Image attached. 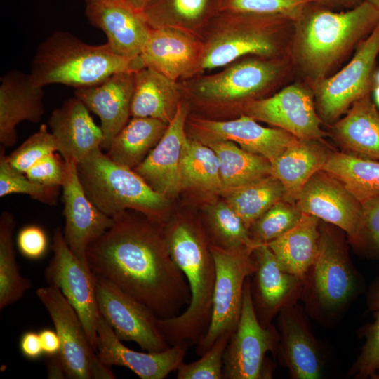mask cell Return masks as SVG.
<instances>
[{
  "mask_svg": "<svg viewBox=\"0 0 379 379\" xmlns=\"http://www.w3.org/2000/svg\"><path fill=\"white\" fill-rule=\"evenodd\" d=\"M279 328V351L291 377L320 378L323 361L317 343L294 305L280 310Z\"/></svg>",
  "mask_w": 379,
  "mask_h": 379,
  "instance_id": "cell-27",
  "label": "cell"
},
{
  "mask_svg": "<svg viewBox=\"0 0 379 379\" xmlns=\"http://www.w3.org/2000/svg\"><path fill=\"white\" fill-rule=\"evenodd\" d=\"M331 132L348 153L379 160V111L371 93L354 102L346 115L333 124Z\"/></svg>",
  "mask_w": 379,
  "mask_h": 379,
  "instance_id": "cell-29",
  "label": "cell"
},
{
  "mask_svg": "<svg viewBox=\"0 0 379 379\" xmlns=\"http://www.w3.org/2000/svg\"><path fill=\"white\" fill-rule=\"evenodd\" d=\"M190 344L180 343L159 352H140L126 347L100 314L97 323L96 354L108 366H124L142 379H163L178 369Z\"/></svg>",
  "mask_w": 379,
  "mask_h": 379,
  "instance_id": "cell-19",
  "label": "cell"
},
{
  "mask_svg": "<svg viewBox=\"0 0 379 379\" xmlns=\"http://www.w3.org/2000/svg\"><path fill=\"white\" fill-rule=\"evenodd\" d=\"M84 190L101 211L113 218L128 210L157 217L168 198L154 191L133 169L113 161L102 149L77 164Z\"/></svg>",
  "mask_w": 379,
  "mask_h": 379,
  "instance_id": "cell-5",
  "label": "cell"
},
{
  "mask_svg": "<svg viewBox=\"0 0 379 379\" xmlns=\"http://www.w3.org/2000/svg\"><path fill=\"white\" fill-rule=\"evenodd\" d=\"M204 47L186 29L175 27L151 28L139 59L143 67L177 81L201 69Z\"/></svg>",
  "mask_w": 379,
  "mask_h": 379,
  "instance_id": "cell-18",
  "label": "cell"
},
{
  "mask_svg": "<svg viewBox=\"0 0 379 379\" xmlns=\"http://www.w3.org/2000/svg\"><path fill=\"white\" fill-rule=\"evenodd\" d=\"M234 331L221 335L197 361L182 362L177 369L178 379H224L223 357Z\"/></svg>",
  "mask_w": 379,
  "mask_h": 379,
  "instance_id": "cell-45",
  "label": "cell"
},
{
  "mask_svg": "<svg viewBox=\"0 0 379 379\" xmlns=\"http://www.w3.org/2000/svg\"><path fill=\"white\" fill-rule=\"evenodd\" d=\"M331 152L324 140L297 139L271 164L272 175L284 186V200L295 204L305 184L322 169Z\"/></svg>",
  "mask_w": 379,
  "mask_h": 379,
  "instance_id": "cell-28",
  "label": "cell"
},
{
  "mask_svg": "<svg viewBox=\"0 0 379 379\" xmlns=\"http://www.w3.org/2000/svg\"><path fill=\"white\" fill-rule=\"evenodd\" d=\"M378 55L379 22L357 45L347 65L334 75L310 84L317 111L324 123L333 124L354 102L371 93Z\"/></svg>",
  "mask_w": 379,
  "mask_h": 379,
  "instance_id": "cell-7",
  "label": "cell"
},
{
  "mask_svg": "<svg viewBox=\"0 0 379 379\" xmlns=\"http://www.w3.org/2000/svg\"><path fill=\"white\" fill-rule=\"evenodd\" d=\"M361 203L379 195V161L345 152H332L322 168Z\"/></svg>",
  "mask_w": 379,
  "mask_h": 379,
  "instance_id": "cell-34",
  "label": "cell"
},
{
  "mask_svg": "<svg viewBox=\"0 0 379 379\" xmlns=\"http://www.w3.org/2000/svg\"><path fill=\"white\" fill-rule=\"evenodd\" d=\"M53 255L45 270L49 286L60 289L78 314L88 341L96 352L97 323L100 316L95 274L88 262L77 258L69 248L60 228L54 231Z\"/></svg>",
  "mask_w": 379,
  "mask_h": 379,
  "instance_id": "cell-10",
  "label": "cell"
},
{
  "mask_svg": "<svg viewBox=\"0 0 379 379\" xmlns=\"http://www.w3.org/2000/svg\"><path fill=\"white\" fill-rule=\"evenodd\" d=\"M16 244L21 254L32 260L42 258L47 250L48 239L44 230L38 225H30L18 232Z\"/></svg>",
  "mask_w": 379,
  "mask_h": 379,
  "instance_id": "cell-48",
  "label": "cell"
},
{
  "mask_svg": "<svg viewBox=\"0 0 379 379\" xmlns=\"http://www.w3.org/2000/svg\"><path fill=\"white\" fill-rule=\"evenodd\" d=\"M167 126L157 119L133 117L114 138L107 154L116 164L134 169L156 146Z\"/></svg>",
  "mask_w": 379,
  "mask_h": 379,
  "instance_id": "cell-32",
  "label": "cell"
},
{
  "mask_svg": "<svg viewBox=\"0 0 379 379\" xmlns=\"http://www.w3.org/2000/svg\"><path fill=\"white\" fill-rule=\"evenodd\" d=\"M253 254L256 262L251 282L253 305L259 321L267 327L282 308L294 305L304 282L282 267L266 244L258 245Z\"/></svg>",
  "mask_w": 379,
  "mask_h": 379,
  "instance_id": "cell-21",
  "label": "cell"
},
{
  "mask_svg": "<svg viewBox=\"0 0 379 379\" xmlns=\"http://www.w3.org/2000/svg\"><path fill=\"white\" fill-rule=\"evenodd\" d=\"M47 377L50 379L67 378L65 366L60 354L47 357Z\"/></svg>",
  "mask_w": 379,
  "mask_h": 379,
  "instance_id": "cell-51",
  "label": "cell"
},
{
  "mask_svg": "<svg viewBox=\"0 0 379 379\" xmlns=\"http://www.w3.org/2000/svg\"><path fill=\"white\" fill-rule=\"evenodd\" d=\"M95 1V0H85L86 3L89 2V1Z\"/></svg>",
  "mask_w": 379,
  "mask_h": 379,
  "instance_id": "cell-57",
  "label": "cell"
},
{
  "mask_svg": "<svg viewBox=\"0 0 379 379\" xmlns=\"http://www.w3.org/2000/svg\"><path fill=\"white\" fill-rule=\"evenodd\" d=\"M180 175L182 188L220 192V163L215 151L205 143L187 138Z\"/></svg>",
  "mask_w": 379,
  "mask_h": 379,
  "instance_id": "cell-37",
  "label": "cell"
},
{
  "mask_svg": "<svg viewBox=\"0 0 379 379\" xmlns=\"http://www.w3.org/2000/svg\"><path fill=\"white\" fill-rule=\"evenodd\" d=\"M373 93H374V98L375 102L377 106L379 107V85H375L373 87Z\"/></svg>",
  "mask_w": 379,
  "mask_h": 379,
  "instance_id": "cell-54",
  "label": "cell"
},
{
  "mask_svg": "<svg viewBox=\"0 0 379 379\" xmlns=\"http://www.w3.org/2000/svg\"><path fill=\"white\" fill-rule=\"evenodd\" d=\"M206 145L215 151L219 159L221 191L272 175V165L267 159L246 151L230 140H211Z\"/></svg>",
  "mask_w": 379,
  "mask_h": 379,
  "instance_id": "cell-33",
  "label": "cell"
},
{
  "mask_svg": "<svg viewBox=\"0 0 379 379\" xmlns=\"http://www.w3.org/2000/svg\"><path fill=\"white\" fill-rule=\"evenodd\" d=\"M215 0H152L142 13L152 28L175 27L189 29L208 16Z\"/></svg>",
  "mask_w": 379,
  "mask_h": 379,
  "instance_id": "cell-38",
  "label": "cell"
},
{
  "mask_svg": "<svg viewBox=\"0 0 379 379\" xmlns=\"http://www.w3.org/2000/svg\"><path fill=\"white\" fill-rule=\"evenodd\" d=\"M224 13L229 26L204 46L201 69L224 67L248 55L279 58L286 48L282 35L293 28V21L282 17Z\"/></svg>",
  "mask_w": 379,
  "mask_h": 379,
  "instance_id": "cell-6",
  "label": "cell"
},
{
  "mask_svg": "<svg viewBox=\"0 0 379 379\" xmlns=\"http://www.w3.org/2000/svg\"><path fill=\"white\" fill-rule=\"evenodd\" d=\"M39 334L44 354L49 357L60 354L61 343L55 330L44 328L40 330Z\"/></svg>",
  "mask_w": 379,
  "mask_h": 379,
  "instance_id": "cell-50",
  "label": "cell"
},
{
  "mask_svg": "<svg viewBox=\"0 0 379 379\" xmlns=\"http://www.w3.org/2000/svg\"><path fill=\"white\" fill-rule=\"evenodd\" d=\"M192 126L204 143L230 140L246 151L265 157L271 164L298 139L281 128L265 127L246 114L229 121L197 119Z\"/></svg>",
  "mask_w": 379,
  "mask_h": 379,
  "instance_id": "cell-23",
  "label": "cell"
},
{
  "mask_svg": "<svg viewBox=\"0 0 379 379\" xmlns=\"http://www.w3.org/2000/svg\"><path fill=\"white\" fill-rule=\"evenodd\" d=\"M48 126L65 161L79 164L101 149L102 129L94 122L87 107L75 96L53 111Z\"/></svg>",
  "mask_w": 379,
  "mask_h": 379,
  "instance_id": "cell-25",
  "label": "cell"
},
{
  "mask_svg": "<svg viewBox=\"0 0 379 379\" xmlns=\"http://www.w3.org/2000/svg\"><path fill=\"white\" fill-rule=\"evenodd\" d=\"M36 294L48 311L60 338V355L67 378L91 379L93 370L100 359L76 310L57 287L39 288Z\"/></svg>",
  "mask_w": 379,
  "mask_h": 379,
  "instance_id": "cell-15",
  "label": "cell"
},
{
  "mask_svg": "<svg viewBox=\"0 0 379 379\" xmlns=\"http://www.w3.org/2000/svg\"><path fill=\"white\" fill-rule=\"evenodd\" d=\"M135 72H121L99 84L78 88L74 91V96L100 119L103 134L102 149L108 151L114 138L131 116Z\"/></svg>",
  "mask_w": 379,
  "mask_h": 379,
  "instance_id": "cell-24",
  "label": "cell"
},
{
  "mask_svg": "<svg viewBox=\"0 0 379 379\" xmlns=\"http://www.w3.org/2000/svg\"><path fill=\"white\" fill-rule=\"evenodd\" d=\"M244 114L284 130L299 140H319L327 135L316 109L311 88L300 84L286 86L274 95L252 99L244 106Z\"/></svg>",
  "mask_w": 379,
  "mask_h": 379,
  "instance_id": "cell-13",
  "label": "cell"
},
{
  "mask_svg": "<svg viewBox=\"0 0 379 379\" xmlns=\"http://www.w3.org/2000/svg\"><path fill=\"white\" fill-rule=\"evenodd\" d=\"M59 188L43 185L29 180L25 173L12 168L6 160L5 148L0 149V197L23 194L41 203L55 205Z\"/></svg>",
  "mask_w": 379,
  "mask_h": 379,
  "instance_id": "cell-43",
  "label": "cell"
},
{
  "mask_svg": "<svg viewBox=\"0 0 379 379\" xmlns=\"http://www.w3.org/2000/svg\"><path fill=\"white\" fill-rule=\"evenodd\" d=\"M43 87L30 74L11 70L1 77L0 143L11 147L18 140L17 125L22 121L39 122L44 114Z\"/></svg>",
  "mask_w": 379,
  "mask_h": 379,
  "instance_id": "cell-26",
  "label": "cell"
},
{
  "mask_svg": "<svg viewBox=\"0 0 379 379\" xmlns=\"http://www.w3.org/2000/svg\"><path fill=\"white\" fill-rule=\"evenodd\" d=\"M66 172L62 184L65 226V239L73 254L84 262L88 246L113 223V218L97 208L86 196L80 182L77 164L65 161Z\"/></svg>",
  "mask_w": 379,
  "mask_h": 379,
  "instance_id": "cell-17",
  "label": "cell"
},
{
  "mask_svg": "<svg viewBox=\"0 0 379 379\" xmlns=\"http://www.w3.org/2000/svg\"><path fill=\"white\" fill-rule=\"evenodd\" d=\"M253 250L227 251L211 246L215 266L211 319L206 333L197 344V355L206 352L221 335L234 331L241 315L246 280L256 270Z\"/></svg>",
  "mask_w": 379,
  "mask_h": 379,
  "instance_id": "cell-8",
  "label": "cell"
},
{
  "mask_svg": "<svg viewBox=\"0 0 379 379\" xmlns=\"http://www.w3.org/2000/svg\"><path fill=\"white\" fill-rule=\"evenodd\" d=\"M359 239L355 246L369 259H379V195L361 203Z\"/></svg>",
  "mask_w": 379,
  "mask_h": 379,
  "instance_id": "cell-46",
  "label": "cell"
},
{
  "mask_svg": "<svg viewBox=\"0 0 379 379\" xmlns=\"http://www.w3.org/2000/svg\"><path fill=\"white\" fill-rule=\"evenodd\" d=\"M15 220L4 211L0 216V310L19 300L32 287L29 279L23 277L16 262L13 241Z\"/></svg>",
  "mask_w": 379,
  "mask_h": 379,
  "instance_id": "cell-36",
  "label": "cell"
},
{
  "mask_svg": "<svg viewBox=\"0 0 379 379\" xmlns=\"http://www.w3.org/2000/svg\"><path fill=\"white\" fill-rule=\"evenodd\" d=\"M305 284L314 303L330 312L340 309L361 288L342 243L324 225L320 226L319 252Z\"/></svg>",
  "mask_w": 379,
  "mask_h": 379,
  "instance_id": "cell-11",
  "label": "cell"
},
{
  "mask_svg": "<svg viewBox=\"0 0 379 379\" xmlns=\"http://www.w3.org/2000/svg\"><path fill=\"white\" fill-rule=\"evenodd\" d=\"M375 85H379V69L375 73Z\"/></svg>",
  "mask_w": 379,
  "mask_h": 379,
  "instance_id": "cell-56",
  "label": "cell"
},
{
  "mask_svg": "<svg viewBox=\"0 0 379 379\" xmlns=\"http://www.w3.org/2000/svg\"><path fill=\"white\" fill-rule=\"evenodd\" d=\"M302 215L295 204L280 200L255 221L249 229L250 236L258 244H267L295 226Z\"/></svg>",
  "mask_w": 379,
  "mask_h": 379,
  "instance_id": "cell-41",
  "label": "cell"
},
{
  "mask_svg": "<svg viewBox=\"0 0 379 379\" xmlns=\"http://www.w3.org/2000/svg\"><path fill=\"white\" fill-rule=\"evenodd\" d=\"M319 220L303 213L295 226L266 244L282 267L300 278L304 284L319 252Z\"/></svg>",
  "mask_w": 379,
  "mask_h": 379,
  "instance_id": "cell-30",
  "label": "cell"
},
{
  "mask_svg": "<svg viewBox=\"0 0 379 379\" xmlns=\"http://www.w3.org/2000/svg\"><path fill=\"white\" fill-rule=\"evenodd\" d=\"M317 0H219L218 11L223 13L282 17L295 21Z\"/></svg>",
  "mask_w": 379,
  "mask_h": 379,
  "instance_id": "cell-42",
  "label": "cell"
},
{
  "mask_svg": "<svg viewBox=\"0 0 379 379\" xmlns=\"http://www.w3.org/2000/svg\"><path fill=\"white\" fill-rule=\"evenodd\" d=\"M220 192L248 230L268 208L284 197L283 185L272 175Z\"/></svg>",
  "mask_w": 379,
  "mask_h": 379,
  "instance_id": "cell-35",
  "label": "cell"
},
{
  "mask_svg": "<svg viewBox=\"0 0 379 379\" xmlns=\"http://www.w3.org/2000/svg\"><path fill=\"white\" fill-rule=\"evenodd\" d=\"M86 4L88 21L105 34L111 49L125 58L139 59L152 28L142 12L124 0H95Z\"/></svg>",
  "mask_w": 379,
  "mask_h": 379,
  "instance_id": "cell-20",
  "label": "cell"
},
{
  "mask_svg": "<svg viewBox=\"0 0 379 379\" xmlns=\"http://www.w3.org/2000/svg\"><path fill=\"white\" fill-rule=\"evenodd\" d=\"M95 277L99 313L121 340L133 341L149 352L171 347L157 326V317L147 307L111 281Z\"/></svg>",
  "mask_w": 379,
  "mask_h": 379,
  "instance_id": "cell-12",
  "label": "cell"
},
{
  "mask_svg": "<svg viewBox=\"0 0 379 379\" xmlns=\"http://www.w3.org/2000/svg\"><path fill=\"white\" fill-rule=\"evenodd\" d=\"M326 7H338L352 8L359 4L363 0H317Z\"/></svg>",
  "mask_w": 379,
  "mask_h": 379,
  "instance_id": "cell-52",
  "label": "cell"
},
{
  "mask_svg": "<svg viewBox=\"0 0 379 379\" xmlns=\"http://www.w3.org/2000/svg\"><path fill=\"white\" fill-rule=\"evenodd\" d=\"M279 337L271 325L263 326L256 315L251 277L246 280L239 320L223 357L224 379L271 378L265 366L267 352H275Z\"/></svg>",
  "mask_w": 379,
  "mask_h": 379,
  "instance_id": "cell-9",
  "label": "cell"
},
{
  "mask_svg": "<svg viewBox=\"0 0 379 379\" xmlns=\"http://www.w3.org/2000/svg\"><path fill=\"white\" fill-rule=\"evenodd\" d=\"M112 218V225L86 250L93 272L117 285L159 319L179 315L189 305L191 293L165 235L127 210Z\"/></svg>",
  "mask_w": 379,
  "mask_h": 379,
  "instance_id": "cell-1",
  "label": "cell"
},
{
  "mask_svg": "<svg viewBox=\"0 0 379 379\" xmlns=\"http://www.w3.org/2000/svg\"><path fill=\"white\" fill-rule=\"evenodd\" d=\"M58 152V144L46 124L24 141L20 146L6 155L8 164L18 171L25 173L46 156Z\"/></svg>",
  "mask_w": 379,
  "mask_h": 379,
  "instance_id": "cell-44",
  "label": "cell"
},
{
  "mask_svg": "<svg viewBox=\"0 0 379 379\" xmlns=\"http://www.w3.org/2000/svg\"><path fill=\"white\" fill-rule=\"evenodd\" d=\"M169 253L184 274L191 293L187 309L168 319H156L168 343L197 344L204 337L211 319L215 266L201 234L186 222H178L165 234Z\"/></svg>",
  "mask_w": 379,
  "mask_h": 379,
  "instance_id": "cell-3",
  "label": "cell"
},
{
  "mask_svg": "<svg viewBox=\"0 0 379 379\" xmlns=\"http://www.w3.org/2000/svg\"><path fill=\"white\" fill-rule=\"evenodd\" d=\"M20 350L27 359L34 360L44 354L39 333L29 331L24 333L20 340Z\"/></svg>",
  "mask_w": 379,
  "mask_h": 379,
  "instance_id": "cell-49",
  "label": "cell"
},
{
  "mask_svg": "<svg viewBox=\"0 0 379 379\" xmlns=\"http://www.w3.org/2000/svg\"><path fill=\"white\" fill-rule=\"evenodd\" d=\"M379 10V0H364Z\"/></svg>",
  "mask_w": 379,
  "mask_h": 379,
  "instance_id": "cell-55",
  "label": "cell"
},
{
  "mask_svg": "<svg viewBox=\"0 0 379 379\" xmlns=\"http://www.w3.org/2000/svg\"><path fill=\"white\" fill-rule=\"evenodd\" d=\"M187 109L180 104L163 136L133 170L157 192L166 198L183 189L180 166L187 137L185 131Z\"/></svg>",
  "mask_w": 379,
  "mask_h": 379,
  "instance_id": "cell-22",
  "label": "cell"
},
{
  "mask_svg": "<svg viewBox=\"0 0 379 379\" xmlns=\"http://www.w3.org/2000/svg\"><path fill=\"white\" fill-rule=\"evenodd\" d=\"M328 8L312 3L293 22L290 57L310 84L327 77L379 22V10L364 0L345 11Z\"/></svg>",
  "mask_w": 379,
  "mask_h": 379,
  "instance_id": "cell-2",
  "label": "cell"
},
{
  "mask_svg": "<svg viewBox=\"0 0 379 379\" xmlns=\"http://www.w3.org/2000/svg\"><path fill=\"white\" fill-rule=\"evenodd\" d=\"M208 227L213 239L211 246L227 251L254 249L258 245L249 230L236 211L226 202H220L208 211Z\"/></svg>",
  "mask_w": 379,
  "mask_h": 379,
  "instance_id": "cell-40",
  "label": "cell"
},
{
  "mask_svg": "<svg viewBox=\"0 0 379 379\" xmlns=\"http://www.w3.org/2000/svg\"><path fill=\"white\" fill-rule=\"evenodd\" d=\"M179 105L176 81L147 67L135 72L132 117L154 118L168 124Z\"/></svg>",
  "mask_w": 379,
  "mask_h": 379,
  "instance_id": "cell-31",
  "label": "cell"
},
{
  "mask_svg": "<svg viewBox=\"0 0 379 379\" xmlns=\"http://www.w3.org/2000/svg\"><path fill=\"white\" fill-rule=\"evenodd\" d=\"M133 8L142 12L152 0H124Z\"/></svg>",
  "mask_w": 379,
  "mask_h": 379,
  "instance_id": "cell-53",
  "label": "cell"
},
{
  "mask_svg": "<svg viewBox=\"0 0 379 379\" xmlns=\"http://www.w3.org/2000/svg\"><path fill=\"white\" fill-rule=\"evenodd\" d=\"M142 67L140 59L119 56L107 43L90 45L69 32L55 31L38 46L29 74L34 83L43 88L60 84L78 88Z\"/></svg>",
  "mask_w": 379,
  "mask_h": 379,
  "instance_id": "cell-4",
  "label": "cell"
},
{
  "mask_svg": "<svg viewBox=\"0 0 379 379\" xmlns=\"http://www.w3.org/2000/svg\"><path fill=\"white\" fill-rule=\"evenodd\" d=\"M367 305L373 321L360 331L364 343L349 375L356 379H379V276L368 288Z\"/></svg>",
  "mask_w": 379,
  "mask_h": 379,
  "instance_id": "cell-39",
  "label": "cell"
},
{
  "mask_svg": "<svg viewBox=\"0 0 379 379\" xmlns=\"http://www.w3.org/2000/svg\"><path fill=\"white\" fill-rule=\"evenodd\" d=\"M285 59L260 57L232 62L223 71L201 79L196 91L213 101L252 100L285 72L288 65Z\"/></svg>",
  "mask_w": 379,
  "mask_h": 379,
  "instance_id": "cell-16",
  "label": "cell"
},
{
  "mask_svg": "<svg viewBox=\"0 0 379 379\" xmlns=\"http://www.w3.org/2000/svg\"><path fill=\"white\" fill-rule=\"evenodd\" d=\"M295 205L302 213L345 232L356 246L361 222V203L331 174L320 170L311 176L298 194Z\"/></svg>",
  "mask_w": 379,
  "mask_h": 379,
  "instance_id": "cell-14",
  "label": "cell"
},
{
  "mask_svg": "<svg viewBox=\"0 0 379 379\" xmlns=\"http://www.w3.org/2000/svg\"><path fill=\"white\" fill-rule=\"evenodd\" d=\"M66 164L61 155L51 153L32 166L25 174L34 182L49 186L62 187L65 180Z\"/></svg>",
  "mask_w": 379,
  "mask_h": 379,
  "instance_id": "cell-47",
  "label": "cell"
}]
</instances>
